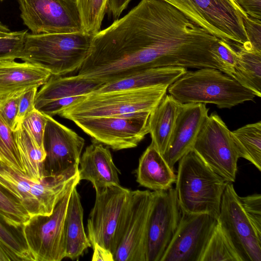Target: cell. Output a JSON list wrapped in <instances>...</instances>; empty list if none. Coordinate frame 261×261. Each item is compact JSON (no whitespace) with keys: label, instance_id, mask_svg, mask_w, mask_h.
<instances>
[{"label":"cell","instance_id":"cell-1","mask_svg":"<svg viewBox=\"0 0 261 261\" xmlns=\"http://www.w3.org/2000/svg\"><path fill=\"white\" fill-rule=\"evenodd\" d=\"M94 35L70 33L27 34L18 59L41 66L53 75L78 70L90 51Z\"/></svg>","mask_w":261,"mask_h":261},{"label":"cell","instance_id":"cell-2","mask_svg":"<svg viewBox=\"0 0 261 261\" xmlns=\"http://www.w3.org/2000/svg\"><path fill=\"white\" fill-rule=\"evenodd\" d=\"M228 182L190 151L178 161L175 189L181 211L207 214L218 220Z\"/></svg>","mask_w":261,"mask_h":261},{"label":"cell","instance_id":"cell-3","mask_svg":"<svg viewBox=\"0 0 261 261\" xmlns=\"http://www.w3.org/2000/svg\"><path fill=\"white\" fill-rule=\"evenodd\" d=\"M167 91L180 103H211L220 109H230L256 96L230 76L212 68L187 71Z\"/></svg>","mask_w":261,"mask_h":261},{"label":"cell","instance_id":"cell-4","mask_svg":"<svg viewBox=\"0 0 261 261\" xmlns=\"http://www.w3.org/2000/svg\"><path fill=\"white\" fill-rule=\"evenodd\" d=\"M80 180L79 167L36 181L0 160V184L19 199L31 217L50 215L59 201Z\"/></svg>","mask_w":261,"mask_h":261},{"label":"cell","instance_id":"cell-5","mask_svg":"<svg viewBox=\"0 0 261 261\" xmlns=\"http://www.w3.org/2000/svg\"><path fill=\"white\" fill-rule=\"evenodd\" d=\"M168 85L103 93L92 92L67 106L58 115L75 118L110 116L151 112L166 94Z\"/></svg>","mask_w":261,"mask_h":261},{"label":"cell","instance_id":"cell-6","mask_svg":"<svg viewBox=\"0 0 261 261\" xmlns=\"http://www.w3.org/2000/svg\"><path fill=\"white\" fill-rule=\"evenodd\" d=\"M216 37L243 46L248 41L244 19L248 16L237 0H163Z\"/></svg>","mask_w":261,"mask_h":261},{"label":"cell","instance_id":"cell-7","mask_svg":"<svg viewBox=\"0 0 261 261\" xmlns=\"http://www.w3.org/2000/svg\"><path fill=\"white\" fill-rule=\"evenodd\" d=\"M152 200L149 190L130 191L116 232L114 261H146V236Z\"/></svg>","mask_w":261,"mask_h":261},{"label":"cell","instance_id":"cell-8","mask_svg":"<svg viewBox=\"0 0 261 261\" xmlns=\"http://www.w3.org/2000/svg\"><path fill=\"white\" fill-rule=\"evenodd\" d=\"M150 112L71 119L95 142L115 150L136 147L149 133Z\"/></svg>","mask_w":261,"mask_h":261},{"label":"cell","instance_id":"cell-9","mask_svg":"<svg viewBox=\"0 0 261 261\" xmlns=\"http://www.w3.org/2000/svg\"><path fill=\"white\" fill-rule=\"evenodd\" d=\"M192 150L215 172L229 182L235 181L240 158L231 131L216 113L204 122Z\"/></svg>","mask_w":261,"mask_h":261},{"label":"cell","instance_id":"cell-10","mask_svg":"<svg viewBox=\"0 0 261 261\" xmlns=\"http://www.w3.org/2000/svg\"><path fill=\"white\" fill-rule=\"evenodd\" d=\"M74 187L59 201L50 215L32 216L24 224V237L34 261H60L65 257L64 220Z\"/></svg>","mask_w":261,"mask_h":261},{"label":"cell","instance_id":"cell-11","mask_svg":"<svg viewBox=\"0 0 261 261\" xmlns=\"http://www.w3.org/2000/svg\"><path fill=\"white\" fill-rule=\"evenodd\" d=\"M23 23L32 34L83 31L76 0H18Z\"/></svg>","mask_w":261,"mask_h":261},{"label":"cell","instance_id":"cell-12","mask_svg":"<svg viewBox=\"0 0 261 261\" xmlns=\"http://www.w3.org/2000/svg\"><path fill=\"white\" fill-rule=\"evenodd\" d=\"M232 182L222 195L218 222L242 261H261V236L246 214Z\"/></svg>","mask_w":261,"mask_h":261},{"label":"cell","instance_id":"cell-13","mask_svg":"<svg viewBox=\"0 0 261 261\" xmlns=\"http://www.w3.org/2000/svg\"><path fill=\"white\" fill-rule=\"evenodd\" d=\"M95 191L87 222L88 238L91 246L98 244L113 255L116 232L130 190L117 185Z\"/></svg>","mask_w":261,"mask_h":261},{"label":"cell","instance_id":"cell-14","mask_svg":"<svg viewBox=\"0 0 261 261\" xmlns=\"http://www.w3.org/2000/svg\"><path fill=\"white\" fill-rule=\"evenodd\" d=\"M146 236V261H161L178 226L180 208L175 188L152 192Z\"/></svg>","mask_w":261,"mask_h":261},{"label":"cell","instance_id":"cell-15","mask_svg":"<svg viewBox=\"0 0 261 261\" xmlns=\"http://www.w3.org/2000/svg\"><path fill=\"white\" fill-rule=\"evenodd\" d=\"M45 115L43 144L46 156L43 174L44 177L59 175L79 167L85 140L52 117Z\"/></svg>","mask_w":261,"mask_h":261},{"label":"cell","instance_id":"cell-16","mask_svg":"<svg viewBox=\"0 0 261 261\" xmlns=\"http://www.w3.org/2000/svg\"><path fill=\"white\" fill-rule=\"evenodd\" d=\"M217 223L218 220L207 214L181 211L176 231L161 261H200Z\"/></svg>","mask_w":261,"mask_h":261},{"label":"cell","instance_id":"cell-17","mask_svg":"<svg viewBox=\"0 0 261 261\" xmlns=\"http://www.w3.org/2000/svg\"><path fill=\"white\" fill-rule=\"evenodd\" d=\"M208 111L206 104L181 103L167 150L163 155L172 169L184 155L192 150Z\"/></svg>","mask_w":261,"mask_h":261},{"label":"cell","instance_id":"cell-18","mask_svg":"<svg viewBox=\"0 0 261 261\" xmlns=\"http://www.w3.org/2000/svg\"><path fill=\"white\" fill-rule=\"evenodd\" d=\"M80 180L91 182L95 191L108 186L120 185L119 173L110 150L95 142L87 146L80 157Z\"/></svg>","mask_w":261,"mask_h":261},{"label":"cell","instance_id":"cell-19","mask_svg":"<svg viewBox=\"0 0 261 261\" xmlns=\"http://www.w3.org/2000/svg\"><path fill=\"white\" fill-rule=\"evenodd\" d=\"M45 68L28 62L0 61V99L42 86L51 75Z\"/></svg>","mask_w":261,"mask_h":261},{"label":"cell","instance_id":"cell-20","mask_svg":"<svg viewBox=\"0 0 261 261\" xmlns=\"http://www.w3.org/2000/svg\"><path fill=\"white\" fill-rule=\"evenodd\" d=\"M105 83L82 76L51 75L37 91L35 108L39 110L52 101L73 97H82L101 87Z\"/></svg>","mask_w":261,"mask_h":261},{"label":"cell","instance_id":"cell-21","mask_svg":"<svg viewBox=\"0 0 261 261\" xmlns=\"http://www.w3.org/2000/svg\"><path fill=\"white\" fill-rule=\"evenodd\" d=\"M136 173L138 183L153 191L168 190L176 179L174 170L152 142L141 156Z\"/></svg>","mask_w":261,"mask_h":261},{"label":"cell","instance_id":"cell-22","mask_svg":"<svg viewBox=\"0 0 261 261\" xmlns=\"http://www.w3.org/2000/svg\"><path fill=\"white\" fill-rule=\"evenodd\" d=\"M65 257L74 259L91 246L83 224V208L75 187L68 201L64 225Z\"/></svg>","mask_w":261,"mask_h":261},{"label":"cell","instance_id":"cell-23","mask_svg":"<svg viewBox=\"0 0 261 261\" xmlns=\"http://www.w3.org/2000/svg\"><path fill=\"white\" fill-rule=\"evenodd\" d=\"M186 71V68L179 67L145 69L118 80L106 83L94 92L136 89L159 85H170Z\"/></svg>","mask_w":261,"mask_h":261},{"label":"cell","instance_id":"cell-24","mask_svg":"<svg viewBox=\"0 0 261 261\" xmlns=\"http://www.w3.org/2000/svg\"><path fill=\"white\" fill-rule=\"evenodd\" d=\"M181 105L171 95L166 94L149 115L151 142L162 155L167 150Z\"/></svg>","mask_w":261,"mask_h":261},{"label":"cell","instance_id":"cell-25","mask_svg":"<svg viewBox=\"0 0 261 261\" xmlns=\"http://www.w3.org/2000/svg\"><path fill=\"white\" fill-rule=\"evenodd\" d=\"M237 62L231 77L255 96L261 97V51L247 50L233 43Z\"/></svg>","mask_w":261,"mask_h":261},{"label":"cell","instance_id":"cell-26","mask_svg":"<svg viewBox=\"0 0 261 261\" xmlns=\"http://www.w3.org/2000/svg\"><path fill=\"white\" fill-rule=\"evenodd\" d=\"M19 151L24 174L34 181L43 177V165L46 153L39 147L21 125L13 132Z\"/></svg>","mask_w":261,"mask_h":261},{"label":"cell","instance_id":"cell-27","mask_svg":"<svg viewBox=\"0 0 261 261\" xmlns=\"http://www.w3.org/2000/svg\"><path fill=\"white\" fill-rule=\"evenodd\" d=\"M239 158H244L261 171V121L246 124L231 131Z\"/></svg>","mask_w":261,"mask_h":261},{"label":"cell","instance_id":"cell-28","mask_svg":"<svg viewBox=\"0 0 261 261\" xmlns=\"http://www.w3.org/2000/svg\"><path fill=\"white\" fill-rule=\"evenodd\" d=\"M200 261H242L218 222Z\"/></svg>","mask_w":261,"mask_h":261},{"label":"cell","instance_id":"cell-29","mask_svg":"<svg viewBox=\"0 0 261 261\" xmlns=\"http://www.w3.org/2000/svg\"><path fill=\"white\" fill-rule=\"evenodd\" d=\"M24 225H17L0 213V241L21 261H34L23 232Z\"/></svg>","mask_w":261,"mask_h":261},{"label":"cell","instance_id":"cell-30","mask_svg":"<svg viewBox=\"0 0 261 261\" xmlns=\"http://www.w3.org/2000/svg\"><path fill=\"white\" fill-rule=\"evenodd\" d=\"M76 2L83 31L95 35L100 31L109 0H76Z\"/></svg>","mask_w":261,"mask_h":261},{"label":"cell","instance_id":"cell-31","mask_svg":"<svg viewBox=\"0 0 261 261\" xmlns=\"http://www.w3.org/2000/svg\"><path fill=\"white\" fill-rule=\"evenodd\" d=\"M0 160L24 172L14 133L0 115Z\"/></svg>","mask_w":261,"mask_h":261},{"label":"cell","instance_id":"cell-32","mask_svg":"<svg viewBox=\"0 0 261 261\" xmlns=\"http://www.w3.org/2000/svg\"><path fill=\"white\" fill-rule=\"evenodd\" d=\"M0 213L17 225H24L31 218L19 199L1 184Z\"/></svg>","mask_w":261,"mask_h":261},{"label":"cell","instance_id":"cell-33","mask_svg":"<svg viewBox=\"0 0 261 261\" xmlns=\"http://www.w3.org/2000/svg\"><path fill=\"white\" fill-rule=\"evenodd\" d=\"M27 34L26 30L0 35V61L18 59Z\"/></svg>","mask_w":261,"mask_h":261},{"label":"cell","instance_id":"cell-34","mask_svg":"<svg viewBox=\"0 0 261 261\" xmlns=\"http://www.w3.org/2000/svg\"><path fill=\"white\" fill-rule=\"evenodd\" d=\"M46 122V115L35 108L23 119L21 124L37 145L43 149Z\"/></svg>","mask_w":261,"mask_h":261},{"label":"cell","instance_id":"cell-35","mask_svg":"<svg viewBox=\"0 0 261 261\" xmlns=\"http://www.w3.org/2000/svg\"><path fill=\"white\" fill-rule=\"evenodd\" d=\"M213 54L225 69L226 74L231 77L237 62V50L232 42L218 39L214 47Z\"/></svg>","mask_w":261,"mask_h":261},{"label":"cell","instance_id":"cell-36","mask_svg":"<svg viewBox=\"0 0 261 261\" xmlns=\"http://www.w3.org/2000/svg\"><path fill=\"white\" fill-rule=\"evenodd\" d=\"M241 204L258 234L261 236V195L239 197Z\"/></svg>","mask_w":261,"mask_h":261},{"label":"cell","instance_id":"cell-37","mask_svg":"<svg viewBox=\"0 0 261 261\" xmlns=\"http://www.w3.org/2000/svg\"><path fill=\"white\" fill-rule=\"evenodd\" d=\"M24 92L0 99V115L13 132L18 112L19 97Z\"/></svg>","mask_w":261,"mask_h":261},{"label":"cell","instance_id":"cell-38","mask_svg":"<svg viewBox=\"0 0 261 261\" xmlns=\"http://www.w3.org/2000/svg\"><path fill=\"white\" fill-rule=\"evenodd\" d=\"M38 88L29 89L21 94L19 97L18 112L13 132L21 125L23 119L30 114L35 108V100Z\"/></svg>","mask_w":261,"mask_h":261},{"label":"cell","instance_id":"cell-39","mask_svg":"<svg viewBox=\"0 0 261 261\" xmlns=\"http://www.w3.org/2000/svg\"><path fill=\"white\" fill-rule=\"evenodd\" d=\"M244 26L249 42L254 49L261 51V19L248 16L244 19Z\"/></svg>","mask_w":261,"mask_h":261},{"label":"cell","instance_id":"cell-40","mask_svg":"<svg viewBox=\"0 0 261 261\" xmlns=\"http://www.w3.org/2000/svg\"><path fill=\"white\" fill-rule=\"evenodd\" d=\"M249 17L261 19V0H237Z\"/></svg>","mask_w":261,"mask_h":261},{"label":"cell","instance_id":"cell-41","mask_svg":"<svg viewBox=\"0 0 261 261\" xmlns=\"http://www.w3.org/2000/svg\"><path fill=\"white\" fill-rule=\"evenodd\" d=\"M131 0H109L107 10L115 20L119 18Z\"/></svg>","mask_w":261,"mask_h":261},{"label":"cell","instance_id":"cell-42","mask_svg":"<svg viewBox=\"0 0 261 261\" xmlns=\"http://www.w3.org/2000/svg\"><path fill=\"white\" fill-rule=\"evenodd\" d=\"M92 247L93 249L92 260L114 261L113 255L110 250L96 244Z\"/></svg>","mask_w":261,"mask_h":261},{"label":"cell","instance_id":"cell-43","mask_svg":"<svg viewBox=\"0 0 261 261\" xmlns=\"http://www.w3.org/2000/svg\"><path fill=\"white\" fill-rule=\"evenodd\" d=\"M0 261H21L14 252L0 241Z\"/></svg>","mask_w":261,"mask_h":261},{"label":"cell","instance_id":"cell-44","mask_svg":"<svg viewBox=\"0 0 261 261\" xmlns=\"http://www.w3.org/2000/svg\"><path fill=\"white\" fill-rule=\"evenodd\" d=\"M11 32L7 26L0 22V35L7 34Z\"/></svg>","mask_w":261,"mask_h":261},{"label":"cell","instance_id":"cell-45","mask_svg":"<svg viewBox=\"0 0 261 261\" xmlns=\"http://www.w3.org/2000/svg\"><path fill=\"white\" fill-rule=\"evenodd\" d=\"M0 1H1V0H0Z\"/></svg>","mask_w":261,"mask_h":261}]
</instances>
